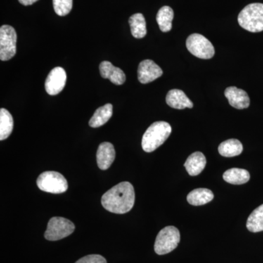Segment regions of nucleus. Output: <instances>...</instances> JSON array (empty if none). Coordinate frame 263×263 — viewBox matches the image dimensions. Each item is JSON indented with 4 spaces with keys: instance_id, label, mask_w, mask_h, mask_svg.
<instances>
[{
    "instance_id": "26",
    "label": "nucleus",
    "mask_w": 263,
    "mask_h": 263,
    "mask_svg": "<svg viewBox=\"0 0 263 263\" xmlns=\"http://www.w3.org/2000/svg\"><path fill=\"white\" fill-rule=\"evenodd\" d=\"M37 1L38 0H18L19 3H20L21 4L24 5V6L32 5Z\"/></svg>"
},
{
    "instance_id": "24",
    "label": "nucleus",
    "mask_w": 263,
    "mask_h": 263,
    "mask_svg": "<svg viewBox=\"0 0 263 263\" xmlns=\"http://www.w3.org/2000/svg\"><path fill=\"white\" fill-rule=\"evenodd\" d=\"M53 9L60 16L70 13L72 8V0H53Z\"/></svg>"
},
{
    "instance_id": "3",
    "label": "nucleus",
    "mask_w": 263,
    "mask_h": 263,
    "mask_svg": "<svg viewBox=\"0 0 263 263\" xmlns=\"http://www.w3.org/2000/svg\"><path fill=\"white\" fill-rule=\"evenodd\" d=\"M238 23L242 28L250 32L263 31V4L252 3L240 11L238 17Z\"/></svg>"
},
{
    "instance_id": "23",
    "label": "nucleus",
    "mask_w": 263,
    "mask_h": 263,
    "mask_svg": "<svg viewBox=\"0 0 263 263\" xmlns=\"http://www.w3.org/2000/svg\"><path fill=\"white\" fill-rule=\"evenodd\" d=\"M247 228L252 233L263 231V204L254 209L247 221Z\"/></svg>"
},
{
    "instance_id": "13",
    "label": "nucleus",
    "mask_w": 263,
    "mask_h": 263,
    "mask_svg": "<svg viewBox=\"0 0 263 263\" xmlns=\"http://www.w3.org/2000/svg\"><path fill=\"white\" fill-rule=\"evenodd\" d=\"M100 72L103 79H109L114 84L122 85L125 82L126 76L124 72L119 67L112 65L110 62H101Z\"/></svg>"
},
{
    "instance_id": "4",
    "label": "nucleus",
    "mask_w": 263,
    "mask_h": 263,
    "mask_svg": "<svg viewBox=\"0 0 263 263\" xmlns=\"http://www.w3.org/2000/svg\"><path fill=\"white\" fill-rule=\"evenodd\" d=\"M179 230L174 226H167L160 230L156 238L155 251L159 255L168 254L178 247L180 242Z\"/></svg>"
},
{
    "instance_id": "5",
    "label": "nucleus",
    "mask_w": 263,
    "mask_h": 263,
    "mask_svg": "<svg viewBox=\"0 0 263 263\" xmlns=\"http://www.w3.org/2000/svg\"><path fill=\"white\" fill-rule=\"evenodd\" d=\"M37 185L42 191L52 194L63 193L68 189L67 180L56 171H46L40 175Z\"/></svg>"
},
{
    "instance_id": "22",
    "label": "nucleus",
    "mask_w": 263,
    "mask_h": 263,
    "mask_svg": "<svg viewBox=\"0 0 263 263\" xmlns=\"http://www.w3.org/2000/svg\"><path fill=\"white\" fill-rule=\"evenodd\" d=\"M13 129V119L6 109L0 110V141H4L11 134Z\"/></svg>"
},
{
    "instance_id": "11",
    "label": "nucleus",
    "mask_w": 263,
    "mask_h": 263,
    "mask_svg": "<svg viewBox=\"0 0 263 263\" xmlns=\"http://www.w3.org/2000/svg\"><path fill=\"white\" fill-rule=\"evenodd\" d=\"M224 95L228 98L230 105L236 109H245L250 105V99L245 90L238 89L235 86L227 88Z\"/></svg>"
},
{
    "instance_id": "15",
    "label": "nucleus",
    "mask_w": 263,
    "mask_h": 263,
    "mask_svg": "<svg viewBox=\"0 0 263 263\" xmlns=\"http://www.w3.org/2000/svg\"><path fill=\"white\" fill-rule=\"evenodd\" d=\"M206 165V159L202 152H196L192 154L185 162L184 167L190 176H198Z\"/></svg>"
},
{
    "instance_id": "18",
    "label": "nucleus",
    "mask_w": 263,
    "mask_h": 263,
    "mask_svg": "<svg viewBox=\"0 0 263 263\" xmlns=\"http://www.w3.org/2000/svg\"><path fill=\"white\" fill-rule=\"evenodd\" d=\"M223 179L226 182L231 184H243L248 182L250 179V174L245 169L231 168L224 173Z\"/></svg>"
},
{
    "instance_id": "12",
    "label": "nucleus",
    "mask_w": 263,
    "mask_h": 263,
    "mask_svg": "<svg viewBox=\"0 0 263 263\" xmlns=\"http://www.w3.org/2000/svg\"><path fill=\"white\" fill-rule=\"evenodd\" d=\"M116 152L114 146L109 142H104L98 147L97 152V162L99 168L108 169L115 160Z\"/></svg>"
},
{
    "instance_id": "14",
    "label": "nucleus",
    "mask_w": 263,
    "mask_h": 263,
    "mask_svg": "<svg viewBox=\"0 0 263 263\" xmlns=\"http://www.w3.org/2000/svg\"><path fill=\"white\" fill-rule=\"evenodd\" d=\"M166 103L171 108L179 110L193 108V102L180 89H172L169 91L166 96Z\"/></svg>"
},
{
    "instance_id": "10",
    "label": "nucleus",
    "mask_w": 263,
    "mask_h": 263,
    "mask_svg": "<svg viewBox=\"0 0 263 263\" xmlns=\"http://www.w3.org/2000/svg\"><path fill=\"white\" fill-rule=\"evenodd\" d=\"M163 71L160 66L150 60L142 61L138 66V78L141 84H146L152 82L161 77Z\"/></svg>"
},
{
    "instance_id": "8",
    "label": "nucleus",
    "mask_w": 263,
    "mask_h": 263,
    "mask_svg": "<svg viewBox=\"0 0 263 263\" xmlns=\"http://www.w3.org/2000/svg\"><path fill=\"white\" fill-rule=\"evenodd\" d=\"M17 34L15 29L9 25L0 28V60L8 61L16 53Z\"/></svg>"
},
{
    "instance_id": "20",
    "label": "nucleus",
    "mask_w": 263,
    "mask_h": 263,
    "mask_svg": "<svg viewBox=\"0 0 263 263\" xmlns=\"http://www.w3.org/2000/svg\"><path fill=\"white\" fill-rule=\"evenodd\" d=\"M218 150L222 157H236L243 152V145L237 139L227 140L219 145Z\"/></svg>"
},
{
    "instance_id": "6",
    "label": "nucleus",
    "mask_w": 263,
    "mask_h": 263,
    "mask_svg": "<svg viewBox=\"0 0 263 263\" xmlns=\"http://www.w3.org/2000/svg\"><path fill=\"white\" fill-rule=\"evenodd\" d=\"M188 51L202 60H210L215 54V49L210 41L200 34H190L186 42Z\"/></svg>"
},
{
    "instance_id": "16",
    "label": "nucleus",
    "mask_w": 263,
    "mask_h": 263,
    "mask_svg": "<svg viewBox=\"0 0 263 263\" xmlns=\"http://www.w3.org/2000/svg\"><path fill=\"white\" fill-rule=\"evenodd\" d=\"M214 197V193L209 189L198 188L190 192L186 198L189 203L197 206L209 203L212 201Z\"/></svg>"
},
{
    "instance_id": "19",
    "label": "nucleus",
    "mask_w": 263,
    "mask_h": 263,
    "mask_svg": "<svg viewBox=\"0 0 263 263\" xmlns=\"http://www.w3.org/2000/svg\"><path fill=\"white\" fill-rule=\"evenodd\" d=\"M129 24L133 37L137 39H141L146 36V20L142 13H136L132 15L129 19Z\"/></svg>"
},
{
    "instance_id": "17",
    "label": "nucleus",
    "mask_w": 263,
    "mask_h": 263,
    "mask_svg": "<svg viewBox=\"0 0 263 263\" xmlns=\"http://www.w3.org/2000/svg\"><path fill=\"white\" fill-rule=\"evenodd\" d=\"M113 115V105L108 103L97 109L94 115L89 121V126L98 128L104 125Z\"/></svg>"
},
{
    "instance_id": "25",
    "label": "nucleus",
    "mask_w": 263,
    "mask_h": 263,
    "mask_svg": "<svg viewBox=\"0 0 263 263\" xmlns=\"http://www.w3.org/2000/svg\"><path fill=\"white\" fill-rule=\"evenodd\" d=\"M76 263H107L106 259L99 254H91L82 257Z\"/></svg>"
},
{
    "instance_id": "1",
    "label": "nucleus",
    "mask_w": 263,
    "mask_h": 263,
    "mask_svg": "<svg viewBox=\"0 0 263 263\" xmlns=\"http://www.w3.org/2000/svg\"><path fill=\"white\" fill-rule=\"evenodd\" d=\"M101 202L108 212L118 214H126L134 205V187L127 181L119 183L104 194Z\"/></svg>"
},
{
    "instance_id": "7",
    "label": "nucleus",
    "mask_w": 263,
    "mask_h": 263,
    "mask_svg": "<svg viewBox=\"0 0 263 263\" xmlns=\"http://www.w3.org/2000/svg\"><path fill=\"white\" fill-rule=\"evenodd\" d=\"M74 230L75 226L72 221L65 218L55 216L48 221L45 238L51 241L61 240L72 234Z\"/></svg>"
},
{
    "instance_id": "21",
    "label": "nucleus",
    "mask_w": 263,
    "mask_h": 263,
    "mask_svg": "<svg viewBox=\"0 0 263 263\" xmlns=\"http://www.w3.org/2000/svg\"><path fill=\"white\" fill-rule=\"evenodd\" d=\"M174 17V10L171 7L164 6L160 8L157 14V22L162 32H167L171 30Z\"/></svg>"
},
{
    "instance_id": "2",
    "label": "nucleus",
    "mask_w": 263,
    "mask_h": 263,
    "mask_svg": "<svg viewBox=\"0 0 263 263\" xmlns=\"http://www.w3.org/2000/svg\"><path fill=\"white\" fill-rule=\"evenodd\" d=\"M172 128L168 123L156 122L147 129L142 138V148L148 153L159 148L168 138Z\"/></svg>"
},
{
    "instance_id": "9",
    "label": "nucleus",
    "mask_w": 263,
    "mask_h": 263,
    "mask_svg": "<svg viewBox=\"0 0 263 263\" xmlns=\"http://www.w3.org/2000/svg\"><path fill=\"white\" fill-rule=\"evenodd\" d=\"M67 74L65 70L62 67H55L48 74L45 83L46 92L50 95L60 94L65 88Z\"/></svg>"
}]
</instances>
